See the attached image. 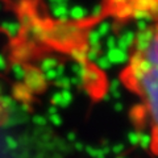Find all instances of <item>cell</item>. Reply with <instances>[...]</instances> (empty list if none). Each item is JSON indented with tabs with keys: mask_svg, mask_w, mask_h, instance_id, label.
<instances>
[{
	"mask_svg": "<svg viewBox=\"0 0 158 158\" xmlns=\"http://www.w3.org/2000/svg\"><path fill=\"white\" fill-rule=\"evenodd\" d=\"M150 4L149 21L135 33L121 83L137 99V117L149 135V149L158 156V0Z\"/></svg>",
	"mask_w": 158,
	"mask_h": 158,
	"instance_id": "6da1fadb",
	"label": "cell"
},
{
	"mask_svg": "<svg viewBox=\"0 0 158 158\" xmlns=\"http://www.w3.org/2000/svg\"><path fill=\"white\" fill-rule=\"evenodd\" d=\"M25 87L29 91H40L41 88L45 86V78L44 74L38 70H32V71H27L25 74Z\"/></svg>",
	"mask_w": 158,
	"mask_h": 158,
	"instance_id": "7a4b0ae2",
	"label": "cell"
},
{
	"mask_svg": "<svg viewBox=\"0 0 158 158\" xmlns=\"http://www.w3.org/2000/svg\"><path fill=\"white\" fill-rule=\"evenodd\" d=\"M19 24L17 23H13V21H7L3 24V29L6 31L9 36H16L19 33Z\"/></svg>",
	"mask_w": 158,
	"mask_h": 158,
	"instance_id": "3957f363",
	"label": "cell"
},
{
	"mask_svg": "<svg viewBox=\"0 0 158 158\" xmlns=\"http://www.w3.org/2000/svg\"><path fill=\"white\" fill-rule=\"evenodd\" d=\"M57 67V63H56V59H53V58H45L44 61L41 62V73H46L49 70H53V69H56Z\"/></svg>",
	"mask_w": 158,
	"mask_h": 158,
	"instance_id": "277c9868",
	"label": "cell"
},
{
	"mask_svg": "<svg viewBox=\"0 0 158 158\" xmlns=\"http://www.w3.org/2000/svg\"><path fill=\"white\" fill-rule=\"evenodd\" d=\"M12 74L15 78L17 79H24L25 78V74H27V70L24 69L20 63H15V65L12 66Z\"/></svg>",
	"mask_w": 158,
	"mask_h": 158,
	"instance_id": "5b68a950",
	"label": "cell"
},
{
	"mask_svg": "<svg viewBox=\"0 0 158 158\" xmlns=\"http://www.w3.org/2000/svg\"><path fill=\"white\" fill-rule=\"evenodd\" d=\"M4 67H6V59L3 56H0V70H3Z\"/></svg>",
	"mask_w": 158,
	"mask_h": 158,
	"instance_id": "8992f818",
	"label": "cell"
},
{
	"mask_svg": "<svg viewBox=\"0 0 158 158\" xmlns=\"http://www.w3.org/2000/svg\"><path fill=\"white\" fill-rule=\"evenodd\" d=\"M7 142H8V145H11V146H12V149H13L15 146H16V141H15L13 138H8Z\"/></svg>",
	"mask_w": 158,
	"mask_h": 158,
	"instance_id": "52a82bcc",
	"label": "cell"
},
{
	"mask_svg": "<svg viewBox=\"0 0 158 158\" xmlns=\"http://www.w3.org/2000/svg\"><path fill=\"white\" fill-rule=\"evenodd\" d=\"M50 120H52V123L54 121V123H57V124H58V123H59V120H58V118H57V115H50Z\"/></svg>",
	"mask_w": 158,
	"mask_h": 158,
	"instance_id": "ba28073f",
	"label": "cell"
}]
</instances>
